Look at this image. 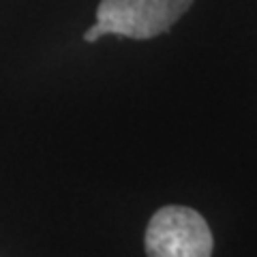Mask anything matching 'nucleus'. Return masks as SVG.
I'll list each match as a JSON object with an SVG mask.
<instances>
[{"label": "nucleus", "instance_id": "nucleus-1", "mask_svg": "<svg viewBox=\"0 0 257 257\" xmlns=\"http://www.w3.org/2000/svg\"><path fill=\"white\" fill-rule=\"evenodd\" d=\"M193 0H101L96 7V26L103 37L118 35L146 41L167 32Z\"/></svg>", "mask_w": 257, "mask_h": 257}, {"label": "nucleus", "instance_id": "nucleus-2", "mask_svg": "<svg viewBox=\"0 0 257 257\" xmlns=\"http://www.w3.org/2000/svg\"><path fill=\"white\" fill-rule=\"evenodd\" d=\"M148 257H212V231L187 206H165L152 214L144 236Z\"/></svg>", "mask_w": 257, "mask_h": 257}]
</instances>
